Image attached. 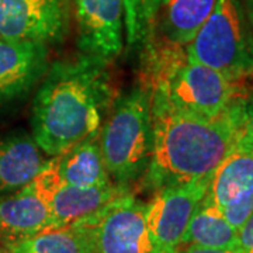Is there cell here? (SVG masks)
<instances>
[{"label":"cell","instance_id":"cell-1","mask_svg":"<svg viewBox=\"0 0 253 253\" xmlns=\"http://www.w3.org/2000/svg\"><path fill=\"white\" fill-rule=\"evenodd\" d=\"M149 91L154 145L145 187L156 191L211 180L244 131L246 100L239 97L218 116L206 117L174 107L159 91Z\"/></svg>","mask_w":253,"mask_h":253},{"label":"cell","instance_id":"cell-2","mask_svg":"<svg viewBox=\"0 0 253 253\" xmlns=\"http://www.w3.org/2000/svg\"><path fill=\"white\" fill-rule=\"evenodd\" d=\"M113 96L106 61L83 55L55 62L33 104V135L40 149L55 156L99 134Z\"/></svg>","mask_w":253,"mask_h":253},{"label":"cell","instance_id":"cell-3","mask_svg":"<svg viewBox=\"0 0 253 253\" xmlns=\"http://www.w3.org/2000/svg\"><path fill=\"white\" fill-rule=\"evenodd\" d=\"M145 87L159 91L174 107L206 117H214L242 97L238 83L203 63L190 59L183 45L166 42L151 51Z\"/></svg>","mask_w":253,"mask_h":253},{"label":"cell","instance_id":"cell-4","mask_svg":"<svg viewBox=\"0 0 253 253\" xmlns=\"http://www.w3.org/2000/svg\"><path fill=\"white\" fill-rule=\"evenodd\" d=\"M101 155L114 183L129 186L145 176L152 156L151 91L134 87L116 103L99 132Z\"/></svg>","mask_w":253,"mask_h":253},{"label":"cell","instance_id":"cell-5","mask_svg":"<svg viewBox=\"0 0 253 253\" xmlns=\"http://www.w3.org/2000/svg\"><path fill=\"white\" fill-rule=\"evenodd\" d=\"M251 28L239 0H218L211 16L186 45V54L239 84L253 76Z\"/></svg>","mask_w":253,"mask_h":253},{"label":"cell","instance_id":"cell-6","mask_svg":"<svg viewBox=\"0 0 253 253\" xmlns=\"http://www.w3.org/2000/svg\"><path fill=\"white\" fill-rule=\"evenodd\" d=\"M71 225L82 236L87 253H155L146 225V203L131 193Z\"/></svg>","mask_w":253,"mask_h":253},{"label":"cell","instance_id":"cell-7","mask_svg":"<svg viewBox=\"0 0 253 253\" xmlns=\"http://www.w3.org/2000/svg\"><path fill=\"white\" fill-rule=\"evenodd\" d=\"M211 180L169 186L155 191L146 203V225L155 253H177L181 241Z\"/></svg>","mask_w":253,"mask_h":253},{"label":"cell","instance_id":"cell-8","mask_svg":"<svg viewBox=\"0 0 253 253\" xmlns=\"http://www.w3.org/2000/svg\"><path fill=\"white\" fill-rule=\"evenodd\" d=\"M28 186L46 201L52 215V228L71 225L114 199L129 193V187L117 183L91 189L66 184L58 174L54 159L44 163Z\"/></svg>","mask_w":253,"mask_h":253},{"label":"cell","instance_id":"cell-9","mask_svg":"<svg viewBox=\"0 0 253 253\" xmlns=\"http://www.w3.org/2000/svg\"><path fill=\"white\" fill-rule=\"evenodd\" d=\"M242 134L214 172L206 194L236 229L253 212V149Z\"/></svg>","mask_w":253,"mask_h":253},{"label":"cell","instance_id":"cell-10","mask_svg":"<svg viewBox=\"0 0 253 253\" xmlns=\"http://www.w3.org/2000/svg\"><path fill=\"white\" fill-rule=\"evenodd\" d=\"M69 23V0H0V38L61 41Z\"/></svg>","mask_w":253,"mask_h":253},{"label":"cell","instance_id":"cell-11","mask_svg":"<svg viewBox=\"0 0 253 253\" xmlns=\"http://www.w3.org/2000/svg\"><path fill=\"white\" fill-rule=\"evenodd\" d=\"M78 46L83 55L110 61L124 46V0H75Z\"/></svg>","mask_w":253,"mask_h":253},{"label":"cell","instance_id":"cell-12","mask_svg":"<svg viewBox=\"0 0 253 253\" xmlns=\"http://www.w3.org/2000/svg\"><path fill=\"white\" fill-rule=\"evenodd\" d=\"M48 66L44 42L0 38V104L28 93Z\"/></svg>","mask_w":253,"mask_h":253},{"label":"cell","instance_id":"cell-13","mask_svg":"<svg viewBox=\"0 0 253 253\" xmlns=\"http://www.w3.org/2000/svg\"><path fill=\"white\" fill-rule=\"evenodd\" d=\"M52 228L46 201L28 184L0 200V249Z\"/></svg>","mask_w":253,"mask_h":253},{"label":"cell","instance_id":"cell-14","mask_svg":"<svg viewBox=\"0 0 253 253\" xmlns=\"http://www.w3.org/2000/svg\"><path fill=\"white\" fill-rule=\"evenodd\" d=\"M58 174L66 184L91 189L114 184L101 155L99 134L54 156Z\"/></svg>","mask_w":253,"mask_h":253},{"label":"cell","instance_id":"cell-15","mask_svg":"<svg viewBox=\"0 0 253 253\" xmlns=\"http://www.w3.org/2000/svg\"><path fill=\"white\" fill-rule=\"evenodd\" d=\"M40 146L27 135L0 141V194L24 187L44 166Z\"/></svg>","mask_w":253,"mask_h":253},{"label":"cell","instance_id":"cell-16","mask_svg":"<svg viewBox=\"0 0 253 253\" xmlns=\"http://www.w3.org/2000/svg\"><path fill=\"white\" fill-rule=\"evenodd\" d=\"M181 245L239 249L238 229L229 224L224 212L211 200L204 197L190 219Z\"/></svg>","mask_w":253,"mask_h":253},{"label":"cell","instance_id":"cell-17","mask_svg":"<svg viewBox=\"0 0 253 253\" xmlns=\"http://www.w3.org/2000/svg\"><path fill=\"white\" fill-rule=\"evenodd\" d=\"M218 0H168L162 9L166 42L187 45L211 16Z\"/></svg>","mask_w":253,"mask_h":253},{"label":"cell","instance_id":"cell-18","mask_svg":"<svg viewBox=\"0 0 253 253\" xmlns=\"http://www.w3.org/2000/svg\"><path fill=\"white\" fill-rule=\"evenodd\" d=\"M6 253H87L82 236L72 225L49 228L3 249Z\"/></svg>","mask_w":253,"mask_h":253},{"label":"cell","instance_id":"cell-19","mask_svg":"<svg viewBox=\"0 0 253 253\" xmlns=\"http://www.w3.org/2000/svg\"><path fill=\"white\" fill-rule=\"evenodd\" d=\"M155 18L151 0H124V26L129 45L152 38Z\"/></svg>","mask_w":253,"mask_h":253},{"label":"cell","instance_id":"cell-20","mask_svg":"<svg viewBox=\"0 0 253 253\" xmlns=\"http://www.w3.org/2000/svg\"><path fill=\"white\" fill-rule=\"evenodd\" d=\"M239 249L242 253H253V212L238 228Z\"/></svg>","mask_w":253,"mask_h":253},{"label":"cell","instance_id":"cell-21","mask_svg":"<svg viewBox=\"0 0 253 253\" xmlns=\"http://www.w3.org/2000/svg\"><path fill=\"white\" fill-rule=\"evenodd\" d=\"M244 138L253 149V93L246 100V110H245V126H244Z\"/></svg>","mask_w":253,"mask_h":253},{"label":"cell","instance_id":"cell-22","mask_svg":"<svg viewBox=\"0 0 253 253\" xmlns=\"http://www.w3.org/2000/svg\"><path fill=\"white\" fill-rule=\"evenodd\" d=\"M177 253H242L241 249H221V248H204L197 245H187L186 249Z\"/></svg>","mask_w":253,"mask_h":253},{"label":"cell","instance_id":"cell-23","mask_svg":"<svg viewBox=\"0 0 253 253\" xmlns=\"http://www.w3.org/2000/svg\"><path fill=\"white\" fill-rule=\"evenodd\" d=\"M245 11H246V18L253 30V0H245Z\"/></svg>","mask_w":253,"mask_h":253},{"label":"cell","instance_id":"cell-24","mask_svg":"<svg viewBox=\"0 0 253 253\" xmlns=\"http://www.w3.org/2000/svg\"><path fill=\"white\" fill-rule=\"evenodd\" d=\"M166 1H168V0H151V3H152V10H154L155 16H158L159 10L162 9L163 6H165V3H166Z\"/></svg>","mask_w":253,"mask_h":253},{"label":"cell","instance_id":"cell-25","mask_svg":"<svg viewBox=\"0 0 253 253\" xmlns=\"http://www.w3.org/2000/svg\"><path fill=\"white\" fill-rule=\"evenodd\" d=\"M0 253H6V252H4V251H3V249H0Z\"/></svg>","mask_w":253,"mask_h":253}]
</instances>
